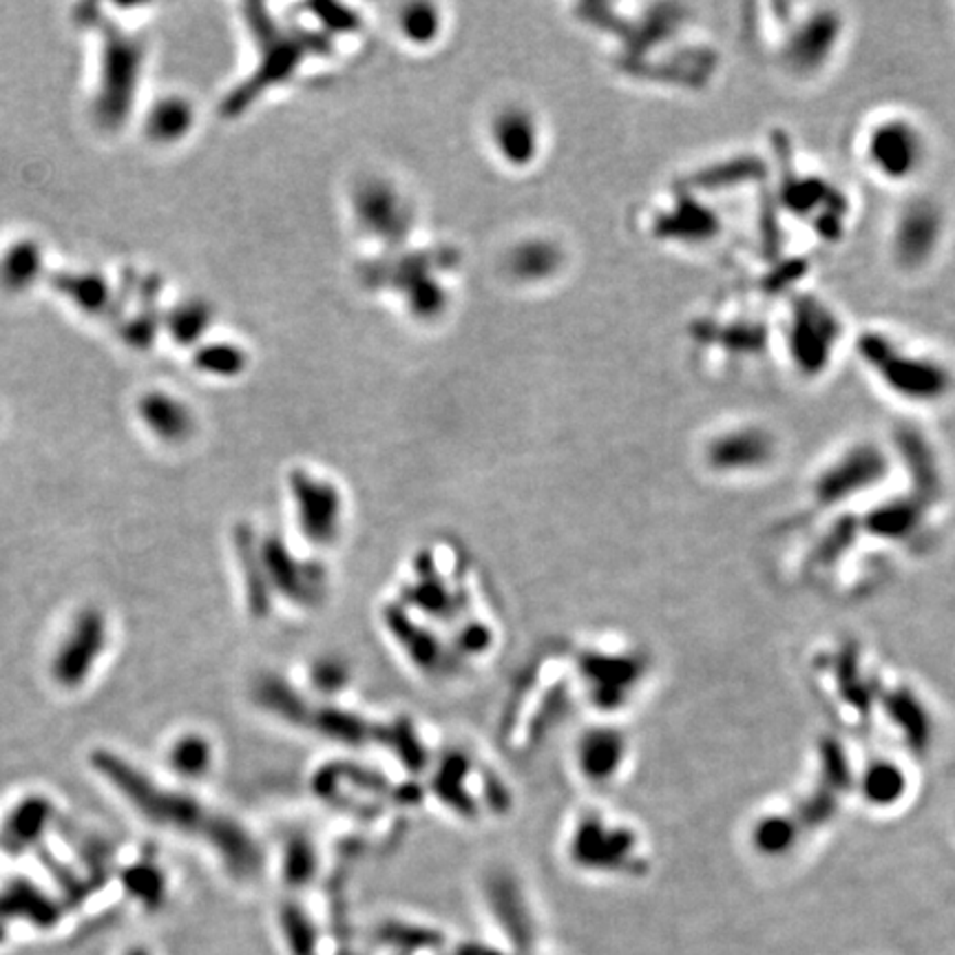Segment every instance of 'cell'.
I'll use <instances>...</instances> for the list:
<instances>
[{
  "label": "cell",
  "instance_id": "obj_1",
  "mask_svg": "<svg viewBox=\"0 0 955 955\" xmlns=\"http://www.w3.org/2000/svg\"><path fill=\"white\" fill-rule=\"evenodd\" d=\"M91 766L153 825L207 840L233 876L252 879L261 872L259 845L237 818L211 810L186 792L157 786L114 752H93Z\"/></svg>",
  "mask_w": 955,
  "mask_h": 955
},
{
  "label": "cell",
  "instance_id": "obj_2",
  "mask_svg": "<svg viewBox=\"0 0 955 955\" xmlns=\"http://www.w3.org/2000/svg\"><path fill=\"white\" fill-rule=\"evenodd\" d=\"M291 509L304 549L323 555L334 551L347 531V500L328 475L297 469L291 475Z\"/></svg>",
  "mask_w": 955,
  "mask_h": 955
},
{
  "label": "cell",
  "instance_id": "obj_3",
  "mask_svg": "<svg viewBox=\"0 0 955 955\" xmlns=\"http://www.w3.org/2000/svg\"><path fill=\"white\" fill-rule=\"evenodd\" d=\"M101 89L93 109L105 129H116L131 114L140 69L144 64V47L105 19L101 21Z\"/></svg>",
  "mask_w": 955,
  "mask_h": 955
},
{
  "label": "cell",
  "instance_id": "obj_4",
  "mask_svg": "<svg viewBox=\"0 0 955 955\" xmlns=\"http://www.w3.org/2000/svg\"><path fill=\"white\" fill-rule=\"evenodd\" d=\"M107 646V622L101 611H82L60 644L51 675L62 688H78L91 675Z\"/></svg>",
  "mask_w": 955,
  "mask_h": 955
},
{
  "label": "cell",
  "instance_id": "obj_5",
  "mask_svg": "<svg viewBox=\"0 0 955 955\" xmlns=\"http://www.w3.org/2000/svg\"><path fill=\"white\" fill-rule=\"evenodd\" d=\"M217 758V743L213 741V736L200 730L177 734L166 750L168 770L181 781L209 779L215 773Z\"/></svg>",
  "mask_w": 955,
  "mask_h": 955
},
{
  "label": "cell",
  "instance_id": "obj_6",
  "mask_svg": "<svg viewBox=\"0 0 955 955\" xmlns=\"http://www.w3.org/2000/svg\"><path fill=\"white\" fill-rule=\"evenodd\" d=\"M140 418L151 434L166 443H179L193 434V414L175 397L164 392L146 394L138 405Z\"/></svg>",
  "mask_w": 955,
  "mask_h": 955
},
{
  "label": "cell",
  "instance_id": "obj_7",
  "mask_svg": "<svg viewBox=\"0 0 955 955\" xmlns=\"http://www.w3.org/2000/svg\"><path fill=\"white\" fill-rule=\"evenodd\" d=\"M490 903L516 946L529 948L533 942V929L516 883H511V879L494 876L490 881Z\"/></svg>",
  "mask_w": 955,
  "mask_h": 955
},
{
  "label": "cell",
  "instance_id": "obj_8",
  "mask_svg": "<svg viewBox=\"0 0 955 955\" xmlns=\"http://www.w3.org/2000/svg\"><path fill=\"white\" fill-rule=\"evenodd\" d=\"M56 291L86 315H101L111 306V288L98 272H60Z\"/></svg>",
  "mask_w": 955,
  "mask_h": 955
},
{
  "label": "cell",
  "instance_id": "obj_9",
  "mask_svg": "<svg viewBox=\"0 0 955 955\" xmlns=\"http://www.w3.org/2000/svg\"><path fill=\"white\" fill-rule=\"evenodd\" d=\"M622 743V741H620ZM617 743V736L611 732H589L578 741L576 763L580 768V775L587 781L604 783L617 768V756L622 758V745Z\"/></svg>",
  "mask_w": 955,
  "mask_h": 955
},
{
  "label": "cell",
  "instance_id": "obj_10",
  "mask_svg": "<svg viewBox=\"0 0 955 955\" xmlns=\"http://www.w3.org/2000/svg\"><path fill=\"white\" fill-rule=\"evenodd\" d=\"M49 818H51L49 801L40 797H32L12 812L3 832H0V842H3V847H8V851H23L25 847L34 845L43 836Z\"/></svg>",
  "mask_w": 955,
  "mask_h": 955
},
{
  "label": "cell",
  "instance_id": "obj_11",
  "mask_svg": "<svg viewBox=\"0 0 955 955\" xmlns=\"http://www.w3.org/2000/svg\"><path fill=\"white\" fill-rule=\"evenodd\" d=\"M535 122L520 109H509L494 120V144L507 162H529L535 153L538 131Z\"/></svg>",
  "mask_w": 955,
  "mask_h": 955
},
{
  "label": "cell",
  "instance_id": "obj_12",
  "mask_svg": "<svg viewBox=\"0 0 955 955\" xmlns=\"http://www.w3.org/2000/svg\"><path fill=\"white\" fill-rule=\"evenodd\" d=\"M43 248L36 241L21 239L0 257V283L12 293H23L43 274Z\"/></svg>",
  "mask_w": 955,
  "mask_h": 955
},
{
  "label": "cell",
  "instance_id": "obj_13",
  "mask_svg": "<svg viewBox=\"0 0 955 955\" xmlns=\"http://www.w3.org/2000/svg\"><path fill=\"white\" fill-rule=\"evenodd\" d=\"M190 120H193V111L188 103L181 98H166L153 107L149 116V133L153 140L173 142L190 129Z\"/></svg>",
  "mask_w": 955,
  "mask_h": 955
},
{
  "label": "cell",
  "instance_id": "obj_14",
  "mask_svg": "<svg viewBox=\"0 0 955 955\" xmlns=\"http://www.w3.org/2000/svg\"><path fill=\"white\" fill-rule=\"evenodd\" d=\"M438 25L440 21L434 14V8H410L401 16L403 36L418 45H427L429 40H434Z\"/></svg>",
  "mask_w": 955,
  "mask_h": 955
},
{
  "label": "cell",
  "instance_id": "obj_15",
  "mask_svg": "<svg viewBox=\"0 0 955 955\" xmlns=\"http://www.w3.org/2000/svg\"><path fill=\"white\" fill-rule=\"evenodd\" d=\"M127 879H129V887L140 898H146V900L155 903L162 896V874H157L149 865H138L135 870L129 872Z\"/></svg>",
  "mask_w": 955,
  "mask_h": 955
},
{
  "label": "cell",
  "instance_id": "obj_16",
  "mask_svg": "<svg viewBox=\"0 0 955 955\" xmlns=\"http://www.w3.org/2000/svg\"><path fill=\"white\" fill-rule=\"evenodd\" d=\"M285 929H288L291 944H293V951L297 955H313L315 940H313V931H310L304 916H299V913L285 916Z\"/></svg>",
  "mask_w": 955,
  "mask_h": 955
},
{
  "label": "cell",
  "instance_id": "obj_17",
  "mask_svg": "<svg viewBox=\"0 0 955 955\" xmlns=\"http://www.w3.org/2000/svg\"><path fill=\"white\" fill-rule=\"evenodd\" d=\"M458 955H503V953H494V951H490V948H483V946H467L462 953H458Z\"/></svg>",
  "mask_w": 955,
  "mask_h": 955
}]
</instances>
